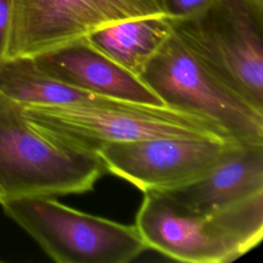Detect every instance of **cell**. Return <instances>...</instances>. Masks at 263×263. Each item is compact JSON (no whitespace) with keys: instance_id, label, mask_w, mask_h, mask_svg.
Listing matches in <instances>:
<instances>
[{"instance_id":"obj_6","label":"cell","mask_w":263,"mask_h":263,"mask_svg":"<svg viewBox=\"0 0 263 263\" xmlns=\"http://www.w3.org/2000/svg\"><path fill=\"white\" fill-rule=\"evenodd\" d=\"M140 78L165 105L217 122L240 144H263V112L215 78L174 27Z\"/></svg>"},{"instance_id":"obj_11","label":"cell","mask_w":263,"mask_h":263,"mask_svg":"<svg viewBox=\"0 0 263 263\" xmlns=\"http://www.w3.org/2000/svg\"><path fill=\"white\" fill-rule=\"evenodd\" d=\"M173 30L167 16L122 21L101 28L84 38L95 49L140 77Z\"/></svg>"},{"instance_id":"obj_1","label":"cell","mask_w":263,"mask_h":263,"mask_svg":"<svg viewBox=\"0 0 263 263\" xmlns=\"http://www.w3.org/2000/svg\"><path fill=\"white\" fill-rule=\"evenodd\" d=\"M22 109L27 121L49 141L92 154L111 143L151 138H199L238 143L217 122L167 105L113 99L100 104L22 105Z\"/></svg>"},{"instance_id":"obj_13","label":"cell","mask_w":263,"mask_h":263,"mask_svg":"<svg viewBox=\"0 0 263 263\" xmlns=\"http://www.w3.org/2000/svg\"><path fill=\"white\" fill-rule=\"evenodd\" d=\"M162 11L173 21L192 20L203 14L217 0H158Z\"/></svg>"},{"instance_id":"obj_12","label":"cell","mask_w":263,"mask_h":263,"mask_svg":"<svg viewBox=\"0 0 263 263\" xmlns=\"http://www.w3.org/2000/svg\"><path fill=\"white\" fill-rule=\"evenodd\" d=\"M0 93L23 106L100 104L113 100L48 76L32 58L6 59L0 64Z\"/></svg>"},{"instance_id":"obj_8","label":"cell","mask_w":263,"mask_h":263,"mask_svg":"<svg viewBox=\"0 0 263 263\" xmlns=\"http://www.w3.org/2000/svg\"><path fill=\"white\" fill-rule=\"evenodd\" d=\"M239 143L199 138H151L111 143L97 155L106 172L147 192H165L205 174Z\"/></svg>"},{"instance_id":"obj_7","label":"cell","mask_w":263,"mask_h":263,"mask_svg":"<svg viewBox=\"0 0 263 263\" xmlns=\"http://www.w3.org/2000/svg\"><path fill=\"white\" fill-rule=\"evenodd\" d=\"M154 16H167L158 0H9L5 60L33 58L101 28Z\"/></svg>"},{"instance_id":"obj_14","label":"cell","mask_w":263,"mask_h":263,"mask_svg":"<svg viewBox=\"0 0 263 263\" xmlns=\"http://www.w3.org/2000/svg\"><path fill=\"white\" fill-rule=\"evenodd\" d=\"M9 28V0H0V64L5 60Z\"/></svg>"},{"instance_id":"obj_2","label":"cell","mask_w":263,"mask_h":263,"mask_svg":"<svg viewBox=\"0 0 263 263\" xmlns=\"http://www.w3.org/2000/svg\"><path fill=\"white\" fill-rule=\"evenodd\" d=\"M136 227L148 249L182 262L227 263L263 237V191L211 214L178 204L161 192L144 193Z\"/></svg>"},{"instance_id":"obj_5","label":"cell","mask_w":263,"mask_h":263,"mask_svg":"<svg viewBox=\"0 0 263 263\" xmlns=\"http://www.w3.org/2000/svg\"><path fill=\"white\" fill-rule=\"evenodd\" d=\"M174 29L222 84L263 112V14L246 0H217Z\"/></svg>"},{"instance_id":"obj_15","label":"cell","mask_w":263,"mask_h":263,"mask_svg":"<svg viewBox=\"0 0 263 263\" xmlns=\"http://www.w3.org/2000/svg\"><path fill=\"white\" fill-rule=\"evenodd\" d=\"M255 10L263 14V0H246Z\"/></svg>"},{"instance_id":"obj_3","label":"cell","mask_w":263,"mask_h":263,"mask_svg":"<svg viewBox=\"0 0 263 263\" xmlns=\"http://www.w3.org/2000/svg\"><path fill=\"white\" fill-rule=\"evenodd\" d=\"M105 173L97 154L49 141L27 121L22 105L0 93V205L28 196L84 193Z\"/></svg>"},{"instance_id":"obj_4","label":"cell","mask_w":263,"mask_h":263,"mask_svg":"<svg viewBox=\"0 0 263 263\" xmlns=\"http://www.w3.org/2000/svg\"><path fill=\"white\" fill-rule=\"evenodd\" d=\"M58 263H126L148 248L136 225L72 209L53 196H28L1 204Z\"/></svg>"},{"instance_id":"obj_16","label":"cell","mask_w":263,"mask_h":263,"mask_svg":"<svg viewBox=\"0 0 263 263\" xmlns=\"http://www.w3.org/2000/svg\"><path fill=\"white\" fill-rule=\"evenodd\" d=\"M0 262H2V261H1V260H0Z\"/></svg>"},{"instance_id":"obj_10","label":"cell","mask_w":263,"mask_h":263,"mask_svg":"<svg viewBox=\"0 0 263 263\" xmlns=\"http://www.w3.org/2000/svg\"><path fill=\"white\" fill-rule=\"evenodd\" d=\"M263 191V144H238L205 174L161 192L188 211L206 215Z\"/></svg>"},{"instance_id":"obj_9","label":"cell","mask_w":263,"mask_h":263,"mask_svg":"<svg viewBox=\"0 0 263 263\" xmlns=\"http://www.w3.org/2000/svg\"><path fill=\"white\" fill-rule=\"evenodd\" d=\"M48 76L77 88L121 101L165 105L137 75L91 47L84 39L32 58Z\"/></svg>"}]
</instances>
